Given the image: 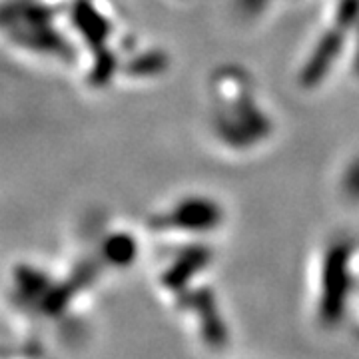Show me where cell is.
<instances>
[{"mask_svg": "<svg viewBox=\"0 0 359 359\" xmlns=\"http://www.w3.org/2000/svg\"><path fill=\"white\" fill-rule=\"evenodd\" d=\"M351 256L353 245L347 240H335L323 254L318 302V316L323 325H337L346 313L351 292Z\"/></svg>", "mask_w": 359, "mask_h": 359, "instance_id": "6da1fadb", "label": "cell"}, {"mask_svg": "<svg viewBox=\"0 0 359 359\" xmlns=\"http://www.w3.org/2000/svg\"><path fill=\"white\" fill-rule=\"evenodd\" d=\"M214 128L219 140L231 148H250L268 138L271 122L252 102L250 92H244L231 100L219 102V110L214 114Z\"/></svg>", "mask_w": 359, "mask_h": 359, "instance_id": "7a4b0ae2", "label": "cell"}, {"mask_svg": "<svg viewBox=\"0 0 359 359\" xmlns=\"http://www.w3.org/2000/svg\"><path fill=\"white\" fill-rule=\"evenodd\" d=\"M224 219L219 204L204 196H190L180 200L170 212L156 218L158 228L186 231V233H205L218 228Z\"/></svg>", "mask_w": 359, "mask_h": 359, "instance_id": "3957f363", "label": "cell"}, {"mask_svg": "<svg viewBox=\"0 0 359 359\" xmlns=\"http://www.w3.org/2000/svg\"><path fill=\"white\" fill-rule=\"evenodd\" d=\"M346 32L347 28L334 22L330 30H325L321 34V39L313 46V50H311L309 58L299 72V86L302 88H313L327 78L330 70L334 68L335 60L339 58V54L346 46Z\"/></svg>", "mask_w": 359, "mask_h": 359, "instance_id": "277c9868", "label": "cell"}, {"mask_svg": "<svg viewBox=\"0 0 359 359\" xmlns=\"http://www.w3.org/2000/svg\"><path fill=\"white\" fill-rule=\"evenodd\" d=\"M182 308L196 313L200 335H202L205 346L216 347V349L226 346V341H228L226 323L219 318L218 306H216V299H214V294L210 287H200L190 294L182 295Z\"/></svg>", "mask_w": 359, "mask_h": 359, "instance_id": "5b68a950", "label": "cell"}, {"mask_svg": "<svg viewBox=\"0 0 359 359\" xmlns=\"http://www.w3.org/2000/svg\"><path fill=\"white\" fill-rule=\"evenodd\" d=\"M210 259H212V252L205 245L194 244L184 248L178 256L174 257L172 266L164 269L162 285L170 292L182 294L188 287L190 280H194L210 264Z\"/></svg>", "mask_w": 359, "mask_h": 359, "instance_id": "8992f818", "label": "cell"}, {"mask_svg": "<svg viewBox=\"0 0 359 359\" xmlns=\"http://www.w3.org/2000/svg\"><path fill=\"white\" fill-rule=\"evenodd\" d=\"M72 22L76 25L80 34L84 36L86 44L96 54L106 50V39L110 36L112 28H110V22L90 4L88 0H76L72 4Z\"/></svg>", "mask_w": 359, "mask_h": 359, "instance_id": "52a82bcc", "label": "cell"}, {"mask_svg": "<svg viewBox=\"0 0 359 359\" xmlns=\"http://www.w3.org/2000/svg\"><path fill=\"white\" fill-rule=\"evenodd\" d=\"M54 283L50 278L36 268L30 266H16L14 268V290L20 302H25L28 306H36L40 309L42 299L50 292Z\"/></svg>", "mask_w": 359, "mask_h": 359, "instance_id": "ba28073f", "label": "cell"}, {"mask_svg": "<svg viewBox=\"0 0 359 359\" xmlns=\"http://www.w3.org/2000/svg\"><path fill=\"white\" fill-rule=\"evenodd\" d=\"M102 252L104 262L112 268H128L132 266V262L138 256V244L136 240L130 236V233H124V231H116V233H110L106 240L102 242Z\"/></svg>", "mask_w": 359, "mask_h": 359, "instance_id": "9c48e42d", "label": "cell"}, {"mask_svg": "<svg viewBox=\"0 0 359 359\" xmlns=\"http://www.w3.org/2000/svg\"><path fill=\"white\" fill-rule=\"evenodd\" d=\"M168 66L166 52L162 50H150L144 52L140 56L132 58L126 65V74L136 78H148L162 74Z\"/></svg>", "mask_w": 359, "mask_h": 359, "instance_id": "30bf717a", "label": "cell"}, {"mask_svg": "<svg viewBox=\"0 0 359 359\" xmlns=\"http://www.w3.org/2000/svg\"><path fill=\"white\" fill-rule=\"evenodd\" d=\"M335 25L353 28L359 22V0H339L335 8Z\"/></svg>", "mask_w": 359, "mask_h": 359, "instance_id": "8fae6325", "label": "cell"}, {"mask_svg": "<svg viewBox=\"0 0 359 359\" xmlns=\"http://www.w3.org/2000/svg\"><path fill=\"white\" fill-rule=\"evenodd\" d=\"M341 190L349 200L359 202V156L347 164L344 178H341Z\"/></svg>", "mask_w": 359, "mask_h": 359, "instance_id": "7c38bea8", "label": "cell"}, {"mask_svg": "<svg viewBox=\"0 0 359 359\" xmlns=\"http://www.w3.org/2000/svg\"><path fill=\"white\" fill-rule=\"evenodd\" d=\"M271 0H236V11L244 18H256L269 6Z\"/></svg>", "mask_w": 359, "mask_h": 359, "instance_id": "4fadbf2b", "label": "cell"}, {"mask_svg": "<svg viewBox=\"0 0 359 359\" xmlns=\"http://www.w3.org/2000/svg\"><path fill=\"white\" fill-rule=\"evenodd\" d=\"M353 70L359 76V34H358V46H355V58H353Z\"/></svg>", "mask_w": 359, "mask_h": 359, "instance_id": "5bb4252c", "label": "cell"}]
</instances>
